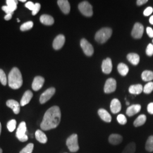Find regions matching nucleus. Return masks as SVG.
I'll return each instance as SVG.
<instances>
[{
    "label": "nucleus",
    "instance_id": "nucleus-40",
    "mask_svg": "<svg viewBox=\"0 0 153 153\" xmlns=\"http://www.w3.org/2000/svg\"><path fill=\"white\" fill-rule=\"evenodd\" d=\"M2 9L3 11H5L6 14H11L13 15L14 14V11L11 10V9L7 6H3L2 7Z\"/></svg>",
    "mask_w": 153,
    "mask_h": 153
},
{
    "label": "nucleus",
    "instance_id": "nucleus-2",
    "mask_svg": "<svg viewBox=\"0 0 153 153\" xmlns=\"http://www.w3.org/2000/svg\"><path fill=\"white\" fill-rule=\"evenodd\" d=\"M8 83L10 88L13 89H18L23 84L22 76L20 71L16 67L13 68L9 74Z\"/></svg>",
    "mask_w": 153,
    "mask_h": 153
},
{
    "label": "nucleus",
    "instance_id": "nucleus-30",
    "mask_svg": "<svg viewBox=\"0 0 153 153\" xmlns=\"http://www.w3.org/2000/svg\"><path fill=\"white\" fill-rule=\"evenodd\" d=\"M7 6L13 11H15L17 8L18 1L16 0H7L6 1Z\"/></svg>",
    "mask_w": 153,
    "mask_h": 153
},
{
    "label": "nucleus",
    "instance_id": "nucleus-17",
    "mask_svg": "<svg viewBox=\"0 0 153 153\" xmlns=\"http://www.w3.org/2000/svg\"><path fill=\"white\" fill-rule=\"evenodd\" d=\"M141 109V106L140 104H133L128 107L126 114L128 116H134L138 113Z\"/></svg>",
    "mask_w": 153,
    "mask_h": 153
},
{
    "label": "nucleus",
    "instance_id": "nucleus-13",
    "mask_svg": "<svg viewBox=\"0 0 153 153\" xmlns=\"http://www.w3.org/2000/svg\"><path fill=\"white\" fill-rule=\"evenodd\" d=\"M102 69L103 72L106 74L111 73L112 70V63L110 58H107L105 60L103 61L102 64Z\"/></svg>",
    "mask_w": 153,
    "mask_h": 153
},
{
    "label": "nucleus",
    "instance_id": "nucleus-49",
    "mask_svg": "<svg viewBox=\"0 0 153 153\" xmlns=\"http://www.w3.org/2000/svg\"><path fill=\"white\" fill-rule=\"evenodd\" d=\"M0 153H2V150L0 148Z\"/></svg>",
    "mask_w": 153,
    "mask_h": 153
},
{
    "label": "nucleus",
    "instance_id": "nucleus-48",
    "mask_svg": "<svg viewBox=\"0 0 153 153\" xmlns=\"http://www.w3.org/2000/svg\"><path fill=\"white\" fill-rule=\"evenodd\" d=\"M20 1L22 2H26V0H20Z\"/></svg>",
    "mask_w": 153,
    "mask_h": 153
},
{
    "label": "nucleus",
    "instance_id": "nucleus-26",
    "mask_svg": "<svg viewBox=\"0 0 153 153\" xmlns=\"http://www.w3.org/2000/svg\"><path fill=\"white\" fill-rule=\"evenodd\" d=\"M146 121V116L145 115H141L135 120L133 123V125L135 127L142 126L145 123Z\"/></svg>",
    "mask_w": 153,
    "mask_h": 153
},
{
    "label": "nucleus",
    "instance_id": "nucleus-27",
    "mask_svg": "<svg viewBox=\"0 0 153 153\" xmlns=\"http://www.w3.org/2000/svg\"><path fill=\"white\" fill-rule=\"evenodd\" d=\"M136 149V145L134 142H130L124 148L121 153H134Z\"/></svg>",
    "mask_w": 153,
    "mask_h": 153
},
{
    "label": "nucleus",
    "instance_id": "nucleus-42",
    "mask_svg": "<svg viewBox=\"0 0 153 153\" xmlns=\"http://www.w3.org/2000/svg\"><path fill=\"white\" fill-rule=\"evenodd\" d=\"M147 109L149 114L153 115V103H150L148 104Z\"/></svg>",
    "mask_w": 153,
    "mask_h": 153
},
{
    "label": "nucleus",
    "instance_id": "nucleus-38",
    "mask_svg": "<svg viewBox=\"0 0 153 153\" xmlns=\"http://www.w3.org/2000/svg\"><path fill=\"white\" fill-rule=\"evenodd\" d=\"M146 53L148 56H152L153 55V45L152 44H149L147 47L146 50Z\"/></svg>",
    "mask_w": 153,
    "mask_h": 153
},
{
    "label": "nucleus",
    "instance_id": "nucleus-19",
    "mask_svg": "<svg viewBox=\"0 0 153 153\" xmlns=\"http://www.w3.org/2000/svg\"><path fill=\"white\" fill-rule=\"evenodd\" d=\"M33 94L30 90H27L26 91L25 94H23L22 97L20 105L21 106H25L26 104H28L31 99L33 98Z\"/></svg>",
    "mask_w": 153,
    "mask_h": 153
},
{
    "label": "nucleus",
    "instance_id": "nucleus-44",
    "mask_svg": "<svg viewBox=\"0 0 153 153\" xmlns=\"http://www.w3.org/2000/svg\"><path fill=\"white\" fill-rule=\"evenodd\" d=\"M148 0H138L137 1V5L141 6L148 2Z\"/></svg>",
    "mask_w": 153,
    "mask_h": 153
},
{
    "label": "nucleus",
    "instance_id": "nucleus-46",
    "mask_svg": "<svg viewBox=\"0 0 153 153\" xmlns=\"http://www.w3.org/2000/svg\"><path fill=\"white\" fill-rule=\"evenodd\" d=\"M149 22L150 23V24H152V25H153V16H151V17L150 18V19H149Z\"/></svg>",
    "mask_w": 153,
    "mask_h": 153
},
{
    "label": "nucleus",
    "instance_id": "nucleus-47",
    "mask_svg": "<svg viewBox=\"0 0 153 153\" xmlns=\"http://www.w3.org/2000/svg\"><path fill=\"white\" fill-rule=\"evenodd\" d=\"M1 124L0 123V135H1Z\"/></svg>",
    "mask_w": 153,
    "mask_h": 153
},
{
    "label": "nucleus",
    "instance_id": "nucleus-32",
    "mask_svg": "<svg viewBox=\"0 0 153 153\" xmlns=\"http://www.w3.org/2000/svg\"><path fill=\"white\" fill-rule=\"evenodd\" d=\"M16 120L13 119L9 121L7 124V128L9 131L12 132L14 131L16 128Z\"/></svg>",
    "mask_w": 153,
    "mask_h": 153
},
{
    "label": "nucleus",
    "instance_id": "nucleus-51",
    "mask_svg": "<svg viewBox=\"0 0 153 153\" xmlns=\"http://www.w3.org/2000/svg\"><path fill=\"white\" fill-rule=\"evenodd\" d=\"M17 22H20V20H19V19H17Z\"/></svg>",
    "mask_w": 153,
    "mask_h": 153
},
{
    "label": "nucleus",
    "instance_id": "nucleus-18",
    "mask_svg": "<svg viewBox=\"0 0 153 153\" xmlns=\"http://www.w3.org/2000/svg\"><path fill=\"white\" fill-rule=\"evenodd\" d=\"M123 140V138L119 134H112L108 138V141L113 145H117L120 144Z\"/></svg>",
    "mask_w": 153,
    "mask_h": 153
},
{
    "label": "nucleus",
    "instance_id": "nucleus-36",
    "mask_svg": "<svg viewBox=\"0 0 153 153\" xmlns=\"http://www.w3.org/2000/svg\"><path fill=\"white\" fill-rule=\"evenodd\" d=\"M117 120L121 125H125L127 123V119L126 116L123 114H120L117 116Z\"/></svg>",
    "mask_w": 153,
    "mask_h": 153
},
{
    "label": "nucleus",
    "instance_id": "nucleus-52",
    "mask_svg": "<svg viewBox=\"0 0 153 153\" xmlns=\"http://www.w3.org/2000/svg\"></svg>",
    "mask_w": 153,
    "mask_h": 153
},
{
    "label": "nucleus",
    "instance_id": "nucleus-29",
    "mask_svg": "<svg viewBox=\"0 0 153 153\" xmlns=\"http://www.w3.org/2000/svg\"><path fill=\"white\" fill-rule=\"evenodd\" d=\"M145 149L149 152H153V136H151L148 138L146 142Z\"/></svg>",
    "mask_w": 153,
    "mask_h": 153
},
{
    "label": "nucleus",
    "instance_id": "nucleus-31",
    "mask_svg": "<svg viewBox=\"0 0 153 153\" xmlns=\"http://www.w3.org/2000/svg\"><path fill=\"white\" fill-rule=\"evenodd\" d=\"M33 23L32 21H28V22H25V23L22 24L20 27V30L22 31H28L30 29H31L33 27Z\"/></svg>",
    "mask_w": 153,
    "mask_h": 153
},
{
    "label": "nucleus",
    "instance_id": "nucleus-15",
    "mask_svg": "<svg viewBox=\"0 0 153 153\" xmlns=\"http://www.w3.org/2000/svg\"><path fill=\"white\" fill-rule=\"evenodd\" d=\"M6 105L13 111L15 114H18L20 112V104L16 100L13 99L8 100L6 102Z\"/></svg>",
    "mask_w": 153,
    "mask_h": 153
},
{
    "label": "nucleus",
    "instance_id": "nucleus-35",
    "mask_svg": "<svg viewBox=\"0 0 153 153\" xmlns=\"http://www.w3.org/2000/svg\"><path fill=\"white\" fill-rule=\"evenodd\" d=\"M33 146L34 145L33 143H30L25 148H23L19 153H32Z\"/></svg>",
    "mask_w": 153,
    "mask_h": 153
},
{
    "label": "nucleus",
    "instance_id": "nucleus-10",
    "mask_svg": "<svg viewBox=\"0 0 153 153\" xmlns=\"http://www.w3.org/2000/svg\"><path fill=\"white\" fill-rule=\"evenodd\" d=\"M116 88V81L114 78H108L105 83L104 88V93L106 94L113 93Z\"/></svg>",
    "mask_w": 153,
    "mask_h": 153
},
{
    "label": "nucleus",
    "instance_id": "nucleus-23",
    "mask_svg": "<svg viewBox=\"0 0 153 153\" xmlns=\"http://www.w3.org/2000/svg\"><path fill=\"white\" fill-rule=\"evenodd\" d=\"M127 59L133 65H137L140 62V56L137 53H131L127 55Z\"/></svg>",
    "mask_w": 153,
    "mask_h": 153
},
{
    "label": "nucleus",
    "instance_id": "nucleus-39",
    "mask_svg": "<svg viewBox=\"0 0 153 153\" xmlns=\"http://www.w3.org/2000/svg\"><path fill=\"white\" fill-rule=\"evenodd\" d=\"M153 11V7H150V6H149L144 11H143V15L145 16H149L150 15H151L152 14Z\"/></svg>",
    "mask_w": 153,
    "mask_h": 153
},
{
    "label": "nucleus",
    "instance_id": "nucleus-50",
    "mask_svg": "<svg viewBox=\"0 0 153 153\" xmlns=\"http://www.w3.org/2000/svg\"><path fill=\"white\" fill-rule=\"evenodd\" d=\"M126 105H129V102H126Z\"/></svg>",
    "mask_w": 153,
    "mask_h": 153
},
{
    "label": "nucleus",
    "instance_id": "nucleus-45",
    "mask_svg": "<svg viewBox=\"0 0 153 153\" xmlns=\"http://www.w3.org/2000/svg\"><path fill=\"white\" fill-rule=\"evenodd\" d=\"M11 18H12V15L11 14H6L5 16L4 19H5L6 21H9L11 19Z\"/></svg>",
    "mask_w": 153,
    "mask_h": 153
},
{
    "label": "nucleus",
    "instance_id": "nucleus-25",
    "mask_svg": "<svg viewBox=\"0 0 153 153\" xmlns=\"http://www.w3.org/2000/svg\"><path fill=\"white\" fill-rule=\"evenodd\" d=\"M117 70L121 76H126L129 72V68L125 64L120 63L117 66Z\"/></svg>",
    "mask_w": 153,
    "mask_h": 153
},
{
    "label": "nucleus",
    "instance_id": "nucleus-20",
    "mask_svg": "<svg viewBox=\"0 0 153 153\" xmlns=\"http://www.w3.org/2000/svg\"><path fill=\"white\" fill-rule=\"evenodd\" d=\"M98 113L100 117L105 122L110 123L111 121L112 120L111 116L108 112V111H107L105 109L100 108L99 109Z\"/></svg>",
    "mask_w": 153,
    "mask_h": 153
},
{
    "label": "nucleus",
    "instance_id": "nucleus-11",
    "mask_svg": "<svg viewBox=\"0 0 153 153\" xmlns=\"http://www.w3.org/2000/svg\"><path fill=\"white\" fill-rule=\"evenodd\" d=\"M65 38L64 35L60 34L55 38L53 42V48L56 50L60 49L64 45Z\"/></svg>",
    "mask_w": 153,
    "mask_h": 153
},
{
    "label": "nucleus",
    "instance_id": "nucleus-28",
    "mask_svg": "<svg viewBox=\"0 0 153 153\" xmlns=\"http://www.w3.org/2000/svg\"><path fill=\"white\" fill-rule=\"evenodd\" d=\"M142 80L144 81H151L153 79V72L150 71H145L141 74Z\"/></svg>",
    "mask_w": 153,
    "mask_h": 153
},
{
    "label": "nucleus",
    "instance_id": "nucleus-41",
    "mask_svg": "<svg viewBox=\"0 0 153 153\" xmlns=\"http://www.w3.org/2000/svg\"><path fill=\"white\" fill-rule=\"evenodd\" d=\"M34 5H35V4H33V2H31V1H28V2L26 3V4H25V7L28 8L30 10L33 11V7H34Z\"/></svg>",
    "mask_w": 153,
    "mask_h": 153
},
{
    "label": "nucleus",
    "instance_id": "nucleus-33",
    "mask_svg": "<svg viewBox=\"0 0 153 153\" xmlns=\"http://www.w3.org/2000/svg\"><path fill=\"white\" fill-rule=\"evenodd\" d=\"M153 91V82H149L143 88V91L145 94H150Z\"/></svg>",
    "mask_w": 153,
    "mask_h": 153
},
{
    "label": "nucleus",
    "instance_id": "nucleus-14",
    "mask_svg": "<svg viewBox=\"0 0 153 153\" xmlns=\"http://www.w3.org/2000/svg\"><path fill=\"white\" fill-rule=\"evenodd\" d=\"M57 4L60 8L61 10L64 14H68L71 10V5L68 1L67 0H59L57 1Z\"/></svg>",
    "mask_w": 153,
    "mask_h": 153
},
{
    "label": "nucleus",
    "instance_id": "nucleus-7",
    "mask_svg": "<svg viewBox=\"0 0 153 153\" xmlns=\"http://www.w3.org/2000/svg\"><path fill=\"white\" fill-rule=\"evenodd\" d=\"M80 44L85 55L88 56H91L93 55L94 48L93 45L90 44L86 39H82L80 42Z\"/></svg>",
    "mask_w": 153,
    "mask_h": 153
},
{
    "label": "nucleus",
    "instance_id": "nucleus-21",
    "mask_svg": "<svg viewBox=\"0 0 153 153\" xmlns=\"http://www.w3.org/2000/svg\"><path fill=\"white\" fill-rule=\"evenodd\" d=\"M40 21L42 24L47 26H51L55 22L53 18L47 14H44L41 16L40 18Z\"/></svg>",
    "mask_w": 153,
    "mask_h": 153
},
{
    "label": "nucleus",
    "instance_id": "nucleus-3",
    "mask_svg": "<svg viewBox=\"0 0 153 153\" xmlns=\"http://www.w3.org/2000/svg\"><path fill=\"white\" fill-rule=\"evenodd\" d=\"M112 33V30L108 27H104L99 30L96 33L95 36V39L99 43L103 44L105 43L111 36Z\"/></svg>",
    "mask_w": 153,
    "mask_h": 153
},
{
    "label": "nucleus",
    "instance_id": "nucleus-4",
    "mask_svg": "<svg viewBox=\"0 0 153 153\" xmlns=\"http://www.w3.org/2000/svg\"><path fill=\"white\" fill-rule=\"evenodd\" d=\"M66 144L71 152L76 153V152H78L79 148L78 145L77 134H73L71 136L68 137L66 140Z\"/></svg>",
    "mask_w": 153,
    "mask_h": 153
},
{
    "label": "nucleus",
    "instance_id": "nucleus-24",
    "mask_svg": "<svg viewBox=\"0 0 153 153\" xmlns=\"http://www.w3.org/2000/svg\"><path fill=\"white\" fill-rule=\"evenodd\" d=\"M143 87L141 84H137L131 85L129 88V92L131 94L138 95L142 93Z\"/></svg>",
    "mask_w": 153,
    "mask_h": 153
},
{
    "label": "nucleus",
    "instance_id": "nucleus-5",
    "mask_svg": "<svg viewBox=\"0 0 153 153\" xmlns=\"http://www.w3.org/2000/svg\"><path fill=\"white\" fill-rule=\"evenodd\" d=\"M27 131L26 124L25 121H22L16 130V137L20 141L26 142L28 140L27 135L26 134Z\"/></svg>",
    "mask_w": 153,
    "mask_h": 153
},
{
    "label": "nucleus",
    "instance_id": "nucleus-16",
    "mask_svg": "<svg viewBox=\"0 0 153 153\" xmlns=\"http://www.w3.org/2000/svg\"><path fill=\"white\" fill-rule=\"evenodd\" d=\"M110 109L113 114H117L119 112L121 109L120 102L117 99H114L111 102Z\"/></svg>",
    "mask_w": 153,
    "mask_h": 153
},
{
    "label": "nucleus",
    "instance_id": "nucleus-8",
    "mask_svg": "<svg viewBox=\"0 0 153 153\" xmlns=\"http://www.w3.org/2000/svg\"><path fill=\"white\" fill-rule=\"evenodd\" d=\"M56 92V90L54 88H48L43 93L39 99L40 103L41 104H44L48 102L51 98Z\"/></svg>",
    "mask_w": 153,
    "mask_h": 153
},
{
    "label": "nucleus",
    "instance_id": "nucleus-22",
    "mask_svg": "<svg viewBox=\"0 0 153 153\" xmlns=\"http://www.w3.org/2000/svg\"><path fill=\"white\" fill-rule=\"evenodd\" d=\"M35 137L36 139L39 142L42 143H45L47 142V137L46 136L44 132L42 131L41 130H37L35 132Z\"/></svg>",
    "mask_w": 153,
    "mask_h": 153
},
{
    "label": "nucleus",
    "instance_id": "nucleus-34",
    "mask_svg": "<svg viewBox=\"0 0 153 153\" xmlns=\"http://www.w3.org/2000/svg\"><path fill=\"white\" fill-rule=\"evenodd\" d=\"M0 82L4 86H6L7 83V79L5 73L2 69H0Z\"/></svg>",
    "mask_w": 153,
    "mask_h": 153
},
{
    "label": "nucleus",
    "instance_id": "nucleus-9",
    "mask_svg": "<svg viewBox=\"0 0 153 153\" xmlns=\"http://www.w3.org/2000/svg\"><path fill=\"white\" fill-rule=\"evenodd\" d=\"M144 31V27L140 23H136L131 31V36L135 39L142 38Z\"/></svg>",
    "mask_w": 153,
    "mask_h": 153
},
{
    "label": "nucleus",
    "instance_id": "nucleus-43",
    "mask_svg": "<svg viewBox=\"0 0 153 153\" xmlns=\"http://www.w3.org/2000/svg\"><path fill=\"white\" fill-rule=\"evenodd\" d=\"M146 32L148 33V36L150 38H153V30L151 27H148L146 28Z\"/></svg>",
    "mask_w": 153,
    "mask_h": 153
},
{
    "label": "nucleus",
    "instance_id": "nucleus-37",
    "mask_svg": "<svg viewBox=\"0 0 153 153\" xmlns=\"http://www.w3.org/2000/svg\"><path fill=\"white\" fill-rule=\"evenodd\" d=\"M41 5L39 3H36L35 4V5L33 7V11H32V14L33 16H35L38 13L39 11L40 10Z\"/></svg>",
    "mask_w": 153,
    "mask_h": 153
},
{
    "label": "nucleus",
    "instance_id": "nucleus-12",
    "mask_svg": "<svg viewBox=\"0 0 153 153\" xmlns=\"http://www.w3.org/2000/svg\"><path fill=\"white\" fill-rule=\"evenodd\" d=\"M44 78L41 76H35L33 79V84H32V88L34 91H38L41 88L43 87L44 85Z\"/></svg>",
    "mask_w": 153,
    "mask_h": 153
},
{
    "label": "nucleus",
    "instance_id": "nucleus-6",
    "mask_svg": "<svg viewBox=\"0 0 153 153\" xmlns=\"http://www.w3.org/2000/svg\"><path fill=\"white\" fill-rule=\"evenodd\" d=\"M78 9L85 16L90 17L93 16V7L88 1H83L79 4Z\"/></svg>",
    "mask_w": 153,
    "mask_h": 153
},
{
    "label": "nucleus",
    "instance_id": "nucleus-1",
    "mask_svg": "<svg viewBox=\"0 0 153 153\" xmlns=\"http://www.w3.org/2000/svg\"><path fill=\"white\" fill-rule=\"evenodd\" d=\"M61 116L60 109L58 106L51 107L44 114L40 124L41 129L44 131H49L56 128L60 123Z\"/></svg>",
    "mask_w": 153,
    "mask_h": 153
}]
</instances>
